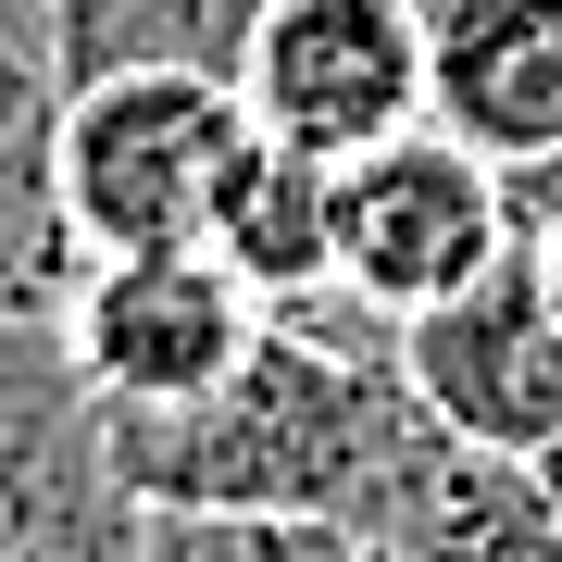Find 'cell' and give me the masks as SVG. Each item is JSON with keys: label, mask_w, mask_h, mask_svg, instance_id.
Masks as SVG:
<instances>
[{"label": "cell", "mask_w": 562, "mask_h": 562, "mask_svg": "<svg viewBox=\"0 0 562 562\" xmlns=\"http://www.w3.org/2000/svg\"><path fill=\"white\" fill-rule=\"evenodd\" d=\"M150 501L125 487L113 413L63 325L0 313V562H138Z\"/></svg>", "instance_id": "3957f363"}, {"label": "cell", "mask_w": 562, "mask_h": 562, "mask_svg": "<svg viewBox=\"0 0 562 562\" xmlns=\"http://www.w3.org/2000/svg\"><path fill=\"white\" fill-rule=\"evenodd\" d=\"M262 313L276 301H262L213 238H188V250H101L76 276V301H63V350H76V375L101 387V413L125 425V413L213 401V387L250 362Z\"/></svg>", "instance_id": "277c9868"}, {"label": "cell", "mask_w": 562, "mask_h": 562, "mask_svg": "<svg viewBox=\"0 0 562 562\" xmlns=\"http://www.w3.org/2000/svg\"><path fill=\"white\" fill-rule=\"evenodd\" d=\"M63 25L50 0H0V313L25 325H63L88 250L63 225V188H50V138H63Z\"/></svg>", "instance_id": "9c48e42d"}, {"label": "cell", "mask_w": 562, "mask_h": 562, "mask_svg": "<svg viewBox=\"0 0 562 562\" xmlns=\"http://www.w3.org/2000/svg\"><path fill=\"white\" fill-rule=\"evenodd\" d=\"M525 250H538V276H550V301H562V201L525 213Z\"/></svg>", "instance_id": "4fadbf2b"}, {"label": "cell", "mask_w": 562, "mask_h": 562, "mask_svg": "<svg viewBox=\"0 0 562 562\" xmlns=\"http://www.w3.org/2000/svg\"><path fill=\"white\" fill-rule=\"evenodd\" d=\"M250 150V101L238 76H176V63H138V76H88L63 88V138H50V188L76 250H188L213 238V201Z\"/></svg>", "instance_id": "7a4b0ae2"}, {"label": "cell", "mask_w": 562, "mask_h": 562, "mask_svg": "<svg viewBox=\"0 0 562 562\" xmlns=\"http://www.w3.org/2000/svg\"><path fill=\"white\" fill-rule=\"evenodd\" d=\"M213 250L238 262L262 301L338 288V162H313V150H288V138L250 125L238 176H225V201H213Z\"/></svg>", "instance_id": "30bf717a"}, {"label": "cell", "mask_w": 562, "mask_h": 562, "mask_svg": "<svg viewBox=\"0 0 562 562\" xmlns=\"http://www.w3.org/2000/svg\"><path fill=\"white\" fill-rule=\"evenodd\" d=\"M538 475H550V501H562V438H550V450H538Z\"/></svg>", "instance_id": "5bb4252c"}, {"label": "cell", "mask_w": 562, "mask_h": 562, "mask_svg": "<svg viewBox=\"0 0 562 562\" xmlns=\"http://www.w3.org/2000/svg\"><path fill=\"white\" fill-rule=\"evenodd\" d=\"M513 238H525L513 176L487 150H462L450 125H401V138L338 162V288L387 325H413L425 301L475 288Z\"/></svg>", "instance_id": "5b68a950"}, {"label": "cell", "mask_w": 562, "mask_h": 562, "mask_svg": "<svg viewBox=\"0 0 562 562\" xmlns=\"http://www.w3.org/2000/svg\"><path fill=\"white\" fill-rule=\"evenodd\" d=\"M450 425L413 401L401 325L362 313L350 288L262 313L250 362L188 413H125V487L150 513H325V525H387V501L425 475Z\"/></svg>", "instance_id": "6da1fadb"}, {"label": "cell", "mask_w": 562, "mask_h": 562, "mask_svg": "<svg viewBox=\"0 0 562 562\" xmlns=\"http://www.w3.org/2000/svg\"><path fill=\"white\" fill-rule=\"evenodd\" d=\"M401 375L413 401L450 425V438L501 450V462H538L562 438V301L538 276V250H501L475 288H450V301H425L401 325Z\"/></svg>", "instance_id": "52a82bcc"}, {"label": "cell", "mask_w": 562, "mask_h": 562, "mask_svg": "<svg viewBox=\"0 0 562 562\" xmlns=\"http://www.w3.org/2000/svg\"><path fill=\"white\" fill-rule=\"evenodd\" d=\"M138 562H450L387 525H325V513H150Z\"/></svg>", "instance_id": "7c38bea8"}, {"label": "cell", "mask_w": 562, "mask_h": 562, "mask_svg": "<svg viewBox=\"0 0 562 562\" xmlns=\"http://www.w3.org/2000/svg\"><path fill=\"white\" fill-rule=\"evenodd\" d=\"M238 101L262 138L350 162L425 125V0H262L238 50Z\"/></svg>", "instance_id": "8992f818"}, {"label": "cell", "mask_w": 562, "mask_h": 562, "mask_svg": "<svg viewBox=\"0 0 562 562\" xmlns=\"http://www.w3.org/2000/svg\"><path fill=\"white\" fill-rule=\"evenodd\" d=\"M63 25V76H138V63H176V76H238L262 0H50Z\"/></svg>", "instance_id": "8fae6325"}, {"label": "cell", "mask_w": 562, "mask_h": 562, "mask_svg": "<svg viewBox=\"0 0 562 562\" xmlns=\"http://www.w3.org/2000/svg\"><path fill=\"white\" fill-rule=\"evenodd\" d=\"M425 125L501 176L562 162V0H425Z\"/></svg>", "instance_id": "ba28073f"}]
</instances>
